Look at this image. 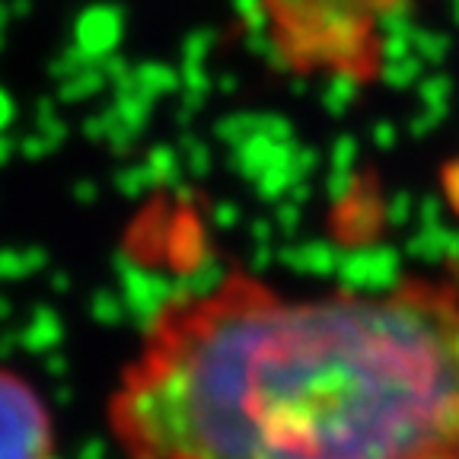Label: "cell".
I'll return each instance as SVG.
<instances>
[{"label": "cell", "mask_w": 459, "mask_h": 459, "mask_svg": "<svg viewBox=\"0 0 459 459\" xmlns=\"http://www.w3.org/2000/svg\"><path fill=\"white\" fill-rule=\"evenodd\" d=\"M106 424L125 459H459V284L233 272L160 307Z\"/></svg>", "instance_id": "1"}, {"label": "cell", "mask_w": 459, "mask_h": 459, "mask_svg": "<svg viewBox=\"0 0 459 459\" xmlns=\"http://www.w3.org/2000/svg\"><path fill=\"white\" fill-rule=\"evenodd\" d=\"M424 0H258L268 51L294 77L367 86L383 74L386 32Z\"/></svg>", "instance_id": "2"}, {"label": "cell", "mask_w": 459, "mask_h": 459, "mask_svg": "<svg viewBox=\"0 0 459 459\" xmlns=\"http://www.w3.org/2000/svg\"><path fill=\"white\" fill-rule=\"evenodd\" d=\"M57 430L48 402L22 373L0 367V459H55Z\"/></svg>", "instance_id": "3"}]
</instances>
